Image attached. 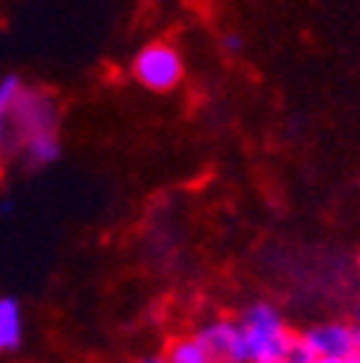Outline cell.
<instances>
[{"label": "cell", "mask_w": 360, "mask_h": 363, "mask_svg": "<svg viewBox=\"0 0 360 363\" xmlns=\"http://www.w3.org/2000/svg\"><path fill=\"white\" fill-rule=\"evenodd\" d=\"M26 320L23 306L15 297H0V354H12L23 346Z\"/></svg>", "instance_id": "6"}, {"label": "cell", "mask_w": 360, "mask_h": 363, "mask_svg": "<svg viewBox=\"0 0 360 363\" xmlns=\"http://www.w3.org/2000/svg\"><path fill=\"white\" fill-rule=\"evenodd\" d=\"M61 107L47 86L23 84L12 107L9 159L26 170H47L61 159Z\"/></svg>", "instance_id": "1"}, {"label": "cell", "mask_w": 360, "mask_h": 363, "mask_svg": "<svg viewBox=\"0 0 360 363\" xmlns=\"http://www.w3.org/2000/svg\"><path fill=\"white\" fill-rule=\"evenodd\" d=\"M196 335L210 349L216 363H248L240 320H231V317H213V320H208L196 329Z\"/></svg>", "instance_id": "5"}, {"label": "cell", "mask_w": 360, "mask_h": 363, "mask_svg": "<svg viewBox=\"0 0 360 363\" xmlns=\"http://www.w3.org/2000/svg\"><path fill=\"white\" fill-rule=\"evenodd\" d=\"M136 363H164V357H162V354H145V357H139Z\"/></svg>", "instance_id": "11"}, {"label": "cell", "mask_w": 360, "mask_h": 363, "mask_svg": "<svg viewBox=\"0 0 360 363\" xmlns=\"http://www.w3.org/2000/svg\"><path fill=\"white\" fill-rule=\"evenodd\" d=\"M130 78L142 89H147V93H156V96L173 93V89L185 81V58L173 43L150 40L133 55Z\"/></svg>", "instance_id": "3"}, {"label": "cell", "mask_w": 360, "mask_h": 363, "mask_svg": "<svg viewBox=\"0 0 360 363\" xmlns=\"http://www.w3.org/2000/svg\"><path fill=\"white\" fill-rule=\"evenodd\" d=\"M240 329L245 337L248 363H277L297 346V335L288 329L283 311L265 300H257L242 311Z\"/></svg>", "instance_id": "2"}, {"label": "cell", "mask_w": 360, "mask_h": 363, "mask_svg": "<svg viewBox=\"0 0 360 363\" xmlns=\"http://www.w3.org/2000/svg\"><path fill=\"white\" fill-rule=\"evenodd\" d=\"M222 47L228 50V52H234V55H240V52H242V38H240L237 32H234V35L228 32V35L222 38Z\"/></svg>", "instance_id": "10"}, {"label": "cell", "mask_w": 360, "mask_h": 363, "mask_svg": "<svg viewBox=\"0 0 360 363\" xmlns=\"http://www.w3.org/2000/svg\"><path fill=\"white\" fill-rule=\"evenodd\" d=\"M340 363H346V360H340Z\"/></svg>", "instance_id": "13"}, {"label": "cell", "mask_w": 360, "mask_h": 363, "mask_svg": "<svg viewBox=\"0 0 360 363\" xmlns=\"http://www.w3.org/2000/svg\"><path fill=\"white\" fill-rule=\"evenodd\" d=\"M162 357H164V363H216V357L210 354V349L202 343V337L196 332L173 337Z\"/></svg>", "instance_id": "8"}, {"label": "cell", "mask_w": 360, "mask_h": 363, "mask_svg": "<svg viewBox=\"0 0 360 363\" xmlns=\"http://www.w3.org/2000/svg\"><path fill=\"white\" fill-rule=\"evenodd\" d=\"M308 360H311V357L305 354V349H303V343H300V335H297V346H294L286 357H280L277 363H308Z\"/></svg>", "instance_id": "9"}, {"label": "cell", "mask_w": 360, "mask_h": 363, "mask_svg": "<svg viewBox=\"0 0 360 363\" xmlns=\"http://www.w3.org/2000/svg\"><path fill=\"white\" fill-rule=\"evenodd\" d=\"M354 340H357V352H360V317H357V323H354Z\"/></svg>", "instance_id": "12"}, {"label": "cell", "mask_w": 360, "mask_h": 363, "mask_svg": "<svg viewBox=\"0 0 360 363\" xmlns=\"http://www.w3.org/2000/svg\"><path fill=\"white\" fill-rule=\"evenodd\" d=\"M26 81L18 72H9L0 78V162L9 159V145H12V107Z\"/></svg>", "instance_id": "7"}, {"label": "cell", "mask_w": 360, "mask_h": 363, "mask_svg": "<svg viewBox=\"0 0 360 363\" xmlns=\"http://www.w3.org/2000/svg\"><path fill=\"white\" fill-rule=\"evenodd\" d=\"M300 343L311 360H346L357 352L354 326L346 320L314 323L300 335Z\"/></svg>", "instance_id": "4"}]
</instances>
